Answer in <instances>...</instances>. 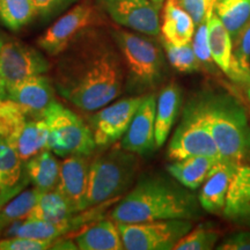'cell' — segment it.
<instances>
[{"label": "cell", "mask_w": 250, "mask_h": 250, "mask_svg": "<svg viewBox=\"0 0 250 250\" xmlns=\"http://www.w3.org/2000/svg\"><path fill=\"white\" fill-rule=\"evenodd\" d=\"M144 96L118 100L112 104L99 109L90 117V130L96 147L107 148L122 139L129 130Z\"/></svg>", "instance_id": "cell-11"}, {"label": "cell", "mask_w": 250, "mask_h": 250, "mask_svg": "<svg viewBox=\"0 0 250 250\" xmlns=\"http://www.w3.org/2000/svg\"><path fill=\"white\" fill-rule=\"evenodd\" d=\"M192 48L201 65H204L206 67H212L214 62L211 55L210 43H208V19H206L204 22L197 26L195 35H193L192 39Z\"/></svg>", "instance_id": "cell-32"}, {"label": "cell", "mask_w": 250, "mask_h": 250, "mask_svg": "<svg viewBox=\"0 0 250 250\" xmlns=\"http://www.w3.org/2000/svg\"><path fill=\"white\" fill-rule=\"evenodd\" d=\"M182 95L176 83L165 86L156 100L155 115V143L156 147H161L169 136L171 127L180 112Z\"/></svg>", "instance_id": "cell-21"}, {"label": "cell", "mask_w": 250, "mask_h": 250, "mask_svg": "<svg viewBox=\"0 0 250 250\" xmlns=\"http://www.w3.org/2000/svg\"><path fill=\"white\" fill-rule=\"evenodd\" d=\"M0 70L5 88L27 78L45 74L50 62L45 56L29 44L14 39H4L0 51Z\"/></svg>", "instance_id": "cell-10"}, {"label": "cell", "mask_w": 250, "mask_h": 250, "mask_svg": "<svg viewBox=\"0 0 250 250\" xmlns=\"http://www.w3.org/2000/svg\"><path fill=\"white\" fill-rule=\"evenodd\" d=\"M59 56L55 88L81 110H99L125 89L123 58L110 33L89 28Z\"/></svg>", "instance_id": "cell-1"}, {"label": "cell", "mask_w": 250, "mask_h": 250, "mask_svg": "<svg viewBox=\"0 0 250 250\" xmlns=\"http://www.w3.org/2000/svg\"><path fill=\"white\" fill-rule=\"evenodd\" d=\"M248 98H249V101H250V90H248Z\"/></svg>", "instance_id": "cell-41"}, {"label": "cell", "mask_w": 250, "mask_h": 250, "mask_svg": "<svg viewBox=\"0 0 250 250\" xmlns=\"http://www.w3.org/2000/svg\"><path fill=\"white\" fill-rule=\"evenodd\" d=\"M155 115L156 98L154 94H147L143 98L129 130L122 138V147L138 155L148 154L156 148Z\"/></svg>", "instance_id": "cell-14"}, {"label": "cell", "mask_w": 250, "mask_h": 250, "mask_svg": "<svg viewBox=\"0 0 250 250\" xmlns=\"http://www.w3.org/2000/svg\"><path fill=\"white\" fill-rule=\"evenodd\" d=\"M215 248L219 250H250V230L230 234Z\"/></svg>", "instance_id": "cell-36"}, {"label": "cell", "mask_w": 250, "mask_h": 250, "mask_svg": "<svg viewBox=\"0 0 250 250\" xmlns=\"http://www.w3.org/2000/svg\"><path fill=\"white\" fill-rule=\"evenodd\" d=\"M22 189V184L18 183L17 186L11 187V188H5L0 186V208H2L6 204V202L9 201L12 197L17 196V193H19Z\"/></svg>", "instance_id": "cell-37"}, {"label": "cell", "mask_w": 250, "mask_h": 250, "mask_svg": "<svg viewBox=\"0 0 250 250\" xmlns=\"http://www.w3.org/2000/svg\"><path fill=\"white\" fill-rule=\"evenodd\" d=\"M221 159L208 155H195L183 160L173 161L167 166L168 173L174 180L190 190H196L203 186L210 175L212 168Z\"/></svg>", "instance_id": "cell-22"}, {"label": "cell", "mask_w": 250, "mask_h": 250, "mask_svg": "<svg viewBox=\"0 0 250 250\" xmlns=\"http://www.w3.org/2000/svg\"><path fill=\"white\" fill-rule=\"evenodd\" d=\"M1 182H2V174L1 171H0V186H1Z\"/></svg>", "instance_id": "cell-40"}, {"label": "cell", "mask_w": 250, "mask_h": 250, "mask_svg": "<svg viewBox=\"0 0 250 250\" xmlns=\"http://www.w3.org/2000/svg\"><path fill=\"white\" fill-rule=\"evenodd\" d=\"M37 17L31 0H0V22L11 31H19Z\"/></svg>", "instance_id": "cell-27"}, {"label": "cell", "mask_w": 250, "mask_h": 250, "mask_svg": "<svg viewBox=\"0 0 250 250\" xmlns=\"http://www.w3.org/2000/svg\"><path fill=\"white\" fill-rule=\"evenodd\" d=\"M237 166L239 164L221 159L212 168L198 195L199 204L203 210L208 213L223 214Z\"/></svg>", "instance_id": "cell-16"}, {"label": "cell", "mask_w": 250, "mask_h": 250, "mask_svg": "<svg viewBox=\"0 0 250 250\" xmlns=\"http://www.w3.org/2000/svg\"><path fill=\"white\" fill-rule=\"evenodd\" d=\"M28 120L27 114L17 102L9 98H0V138L12 144Z\"/></svg>", "instance_id": "cell-28"}, {"label": "cell", "mask_w": 250, "mask_h": 250, "mask_svg": "<svg viewBox=\"0 0 250 250\" xmlns=\"http://www.w3.org/2000/svg\"><path fill=\"white\" fill-rule=\"evenodd\" d=\"M223 215L230 223L250 228V164L237 166Z\"/></svg>", "instance_id": "cell-17"}, {"label": "cell", "mask_w": 250, "mask_h": 250, "mask_svg": "<svg viewBox=\"0 0 250 250\" xmlns=\"http://www.w3.org/2000/svg\"><path fill=\"white\" fill-rule=\"evenodd\" d=\"M77 248L80 250H122L124 249L121 230L114 219L95 221L83 228L76 236Z\"/></svg>", "instance_id": "cell-20"}, {"label": "cell", "mask_w": 250, "mask_h": 250, "mask_svg": "<svg viewBox=\"0 0 250 250\" xmlns=\"http://www.w3.org/2000/svg\"><path fill=\"white\" fill-rule=\"evenodd\" d=\"M110 34L123 58L127 92L142 94L160 85L166 73L160 46L147 35L123 28H112Z\"/></svg>", "instance_id": "cell-4"}, {"label": "cell", "mask_w": 250, "mask_h": 250, "mask_svg": "<svg viewBox=\"0 0 250 250\" xmlns=\"http://www.w3.org/2000/svg\"><path fill=\"white\" fill-rule=\"evenodd\" d=\"M55 85L45 74L19 81L6 88V96L23 109L28 118H43L44 111L55 99Z\"/></svg>", "instance_id": "cell-13"}, {"label": "cell", "mask_w": 250, "mask_h": 250, "mask_svg": "<svg viewBox=\"0 0 250 250\" xmlns=\"http://www.w3.org/2000/svg\"><path fill=\"white\" fill-rule=\"evenodd\" d=\"M219 0H176V2L192 18L196 27L208 19Z\"/></svg>", "instance_id": "cell-34"}, {"label": "cell", "mask_w": 250, "mask_h": 250, "mask_svg": "<svg viewBox=\"0 0 250 250\" xmlns=\"http://www.w3.org/2000/svg\"><path fill=\"white\" fill-rule=\"evenodd\" d=\"M199 100L221 158L239 165L250 164V125L242 105L224 94Z\"/></svg>", "instance_id": "cell-3"}, {"label": "cell", "mask_w": 250, "mask_h": 250, "mask_svg": "<svg viewBox=\"0 0 250 250\" xmlns=\"http://www.w3.org/2000/svg\"><path fill=\"white\" fill-rule=\"evenodd\" d=\"M152 1L154 2V4H155L156 6H158V7H160V8H161V6L165 4L166 0H152Z\"/></svg>", "instance_id": "cell-39"}, {"label": "cell", "mask_w": 250, "mask_h": 250, "mask_svg": "<svg viewBox=\"0 0 250 250\" xmlns=\"http://www.w3.org/2000/svg\"><path fill=\"white\" fill-rule=\"evenodd\" d=\"M77 1L78 0H31L37 17L43 21H49L52 18H56Z\"/></svg>", "instance_id": "cell-35"}, {"label": "cell", "mask_w": 250, "mask_h": 250, "mask_svg": "<svg viewBox=\"0 0 250 250\" xmlns=\"http://www.w3.org/2000/svg\"><path fill=\"white\" fill-rule=\"evenodd\" d=\"M208 43L214 64L230 80L240 85V74L233 54V41L220 19L214 13V9L208 15Z\"/></svg>", "instance_id": "cell-18"}, {"label": "cell", "mask_w": 250, "mask_h": 250, "mask_svg": "<svg viewBox=\"0 0 250 250\" xmlns=\"http://www.w3.org/2000/svg\"><path fill=\"white\" fill-rule=\"evenodd\" d=\"M22 160L7 140L0 138V171L2 174L1 187L11 188L20 183L22 176Z\"/></svg>", "instance_id": "cell-29"}, {"label": "cell", "mask_w": 250, "mask_h": 250, "mask_svg": "<svg viewBox=\"0 0 250 250\" xmlns=\"http://www.w3.org/2000/svg\"><path fill=\"white\" fill-rule=\"evenodd\" d=\"M90 161L86 155H70L61 165L58 186L56 190L70 203L76 213L83 211V203L88 188Z\"/></svg>", "instance_id": "cell-15"}, {"label": "cell", "mask_w": 250, "mask_h": 250, "mask_svg": "<svg viewBox=\"0 0 250 250\" xmlns=\"http://www.w3.org/2000/svg\"><path fill=\"white\" fill-rule=\"evenodd\" d=\"M76 214L66 198L57 190L42 192L36 204L27 214L26 220H43L61 223Z\"/></svg>", "instance_id": "cell-26"}, {"label": "cell", "mask_w": 250, "mask_h": 250, "mask_svg": "<svg viewBox=\"0 0 250 250\" xmlns=\"http://www.w3.org/2000/svg\"><path fill=\"white\" fill-rule=\"evenodd\" d=\"M219 239V230L201 225L196 228L192 227V229L176 243L174 250H210L215 248Z\"/></svg>", "instance_id": "cell-31"}, {"label": "cell", "mask_w": 250, "mask_h": 250, "mask_svg": "<svg viewBox=\"0 0 250 250\" xmlns=\"http://www.w3.org/2000/svg\"><path fill=\"white\" fill-rule=\"evenodd\" d=\"M98 4L118 26L147 36L160 34V7L152 0H98Z\"/></svg>", "instance_id": "cell-12"}, {"label": "cell", "mask_w": 250, "mask_h": 250, "mask_svg": "<svg viewBox=\"0 0 250 250\" xmlns=\"http://www.w3.org/2000/svg\"><path fill=\"white\" fill-rule=\"evenodd\" d=\"M162 45L167 55L168 62L176 71L181 73H192L199 70L201 62L190 43L184 45H175L162 40Z\"/></svg>", "instance_id": "cell-30"}, {"label": "cell", "mask_w": 250, "mask_h": 250, "mask_svg": "<svg viewBox=\"0 0 250 250\" xmlns=\"http://www.w3.org/2000/svg\"><path fill=\"white\" fill-rule=\"evenodd\" d=\"M54 241L21 236L4 237L0 240V250H46L52 249Z\"/></svg>", "instance_id": "cell-33"}, {"label": "cell", "mask_w": 250, "mask_h": 250, "mask_svg": "<svg viewBox=\"0 0 250 250\" xmlns=\"http://www.w3.org/2000/svg\"><path fill=\"white\" fill-rule=\"evenodd\" d=\"M138 169V154L124 149L121 144H114L96 155L90 161L83 210L121 198L132 186Z\"/></svg>", "instance_id": "cell-5"}, {"label": "cell", "mask_w": 250, "mask_h": 250, "mask_svg": "<svg viewBox=\"0 0 250 250\" xmlns=\"http://www.w3.org/2000/svg\"><path fill=\"white\" fill-rule=\"evenodd\" d=\"M27 180L41 192L56 190L58 186L61 164L51 151L45 149L24 162Z\"/></svg>", "instance_id": "cell-23"}, {"label": "cell", "mask_w": 250, "mask_h": 250, "mask_svg": "<svg viewBox=\"0 0 250 250\" xmlns=\"http://www.w3.org/2000/svg\"><path fill=\"white\" fill-rule=\"evenodd\" d=\"M99 21L95 6L88 1L79 2L62 15L37 39V45L46 55L58 57L80 34L95 26Z\"/></svg>", "instance_id": "cell-9"}, {"label": "cell", "mask_w": 250, "mask_h": 250, "mask_svg": "<svg viewBox=\"0 0 250 250\" xmlns=\"http://www.w3.org/2000/svg\"><path fill=\"white\" fill-rule=\"evenodd\" d=\"M202 206L190 189L159 175L140 177L133 189L111 211L117 223L187 219L202 215ZM204 211V210H203Z\"/></svg>", "instance_id": "cell-2"}, {"label": "cell", "mask_w": 250, "mask_h": 250, "mask_svg": "<svg viewBox=\"0 0 250 250\" xmlns=\"http://www.w3.org/2000/svg\"><path fill=\"white\" fill-rule=\"evenodd\" d=\"M195 155L223 159L206 122L199 99L191 101L186 107L182 121L168 146V158L171 161L183 160Z\"/></svg>", "instance_id": "cell-7"}, {"label": "cell", "mask_w": 250, "mask_h": 250, "mask_svg": "<svg viewBox=\"0 0 250 250\" xmlns=\"http://www.w3.org/2000/svg\"><path fill=\"white\" fill-rule=\"evenodd\" d=\"M214 13L229 34L233 44L250 26V0H219Z\"/></svg>", "instance_id": "cell-25"}, {"label": "cell", "mask_w": 250, "mask_h": 250, "mask_svg": "<svg viewBox=\"0 0 250 250\" xmlns=\"http://www.w3.org/2000/svg\"><path fill=\"white\" fill-rule=\"evenodd\" d=\"M196 24L176 0H166L160 20L162 40L175 45H184L192 42Z\"/></svg>", "instance_id": "cell-19"}, {"label": "cell", "mask_w": 250, "mask_h": 250, "mask_svg": "<svg viewBox=\"0 0 250 250\" xmlns=\"http://www.w3.org/2000/svg\"><path fill=\"white\" fill-rule=\"evenodd\" d=\"M2 43H4V37L0 35V51H1ZM0 98H7V96H6L5 83H4V80H2V76H1V70H0Z\"/></svg>", "instance_id": "cell-38"}, {"label": "cell", "mask_w": 250, "mask_h": 250, "mask_svg": "<svg viewBox=\"0 0 250 250\" xmlns=\"http://www.w3.org/2000/svg\"><path fill=\"white\" fill-rule=\"evenodd\" d=\"M124 249L170 250L192 229L191 220L167 219L144 223H117Z\"/></svg>", "instance_id": "cell-8"}, {"label": "cell", "mask_w": 250, "mask_h": 250, "mask_svg": "<svg viewBox=\"0 0 250 250\" xmlns=\"http://www.w3.org/2000/svg\"><path fill=\"white\" fill-rule=\"evenodd\" d=\"M49 129L43 118H29L11 144L19 156L26 162L48 148Z\"/></svg>", "instance_id": "cell-24"}, {"label": "cell", "mask_w": 250, "mask_h": 250, "mask_svg": "<svg viewBox=\"0 0 250 250\" xmlns=\"http://www.w3.org/2000/svg\"><path fill=\"white\" fill-rule=\"evenodd\" d=\"M49 129L48 148L54 154L66 158L70 155L93 154L96 148L90 127L81 118L54 101L43 114Z\"/></svg>", "instance_id": "cell-6"}]
</instances>
